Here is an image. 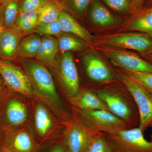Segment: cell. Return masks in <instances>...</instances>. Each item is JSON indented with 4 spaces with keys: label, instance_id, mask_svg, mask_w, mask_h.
Here are the masks:
<instances>
[{
    "label": "cell",
    "instance_id": "cell-26",
    "mask_svg": "<svg viewBox=\"0 0 152 152\" xmlns=\"http://www.w3.org/2000/svg\"><path fill=\"white\" fill-rule=\"evenodd\" d=\"M108 8L122 15H129L134 12L131 0H101Z\"/></svg>",
    "mask_w": 152,
    "mask_h": 152
},
{
    "label": "cell",
    "instance_id": "cell-29",
    "mask_svg": "<svg viewBox=\"0 0 152 152\" xmlns=\"http://www.w3.org/2000/svg\"><path fill=\"white\" fill-rule=\"evenodd\" d=\"M121 69L152 95V73L132 72Z\"/></svg>",
    "mask_w": 152,
    "mask_h": 152
},
{
    "label": "cell",
    "instance_id": "cell-42",
    "mask_svg": "<svg viewBox=\"0 0 152 152\" xmlns=\"http://www.w3.org/2000/svg\"><path fill=\"white\" fill-rule=\"evenodd\" d=\"M1 83H0V91H1Z\"/></svg>",
    "mask_w": 152,
    "mask_h": 152
},
{
    "label": "cell",
    "instance_id": "cell-43",
    "mask_svg": "<svg viewBox=\"0 0 152 152\" xmlns=\"http://www.w3.org/2000/svg\"><path fill=\"white\" fill-rule=\"evenodd\" d=\"M1 152H6L4 151H1Z\"/></svg>",
    "mask_w": 152,
    "mask_h": 152
},
{
    "label": "cell",
    "instance_id": "cell-24",
    "mask_svg": "<svg viewBox=\"0 0 152 152\" xmlns=\"http://www.w3.org/2000/svg\"><path fill=\"white\" fill-rule=\"evenodd\" d=\"M61 10L59 3L55 1H47L42 7L37 23H48L58 19Z\"/></svg>",
    "mask_w": 152,
    "mask_h": 152
},
{
    "label": "cell",
    "instance_id": "cell-31",
    "mask_svg": "<svg viewBox=\"0 0 152 152\" xmlns=\"http://www.w3.org/2000/svg\"><path fill=\"white\" fill-rule=\"evenodd\" d=\"M43 146L45 147V150L43 152H67L62 134Z\"/></svg>",
    "mask_w": 152,
    "mask_h": 152
},
{
    "label": "cell",
    "instance_id": "cell-35",
    "mask_svg": "<svg viewBox=\"0 0 152 152\" xmlns=\"http://www.w3.org/2000/svg\"><path fill=\"white\" fill-rule=\"evenodd\" d=\"M5 139L6 136L1 135L0 134V152L2 150Z\"/></svg>",
    "mask_w": 152,
    "mask_h": 152
},
{
    "label": "cell",
    "instance_id": "cell-33",
    "mask_svg": "<svg viewBox=\"0 0 152 152\" xmlns=\"http://www.w3.org/2000/svg\"><path fill=\"white\" fill-rule=\"evenodd\" d=\"M41 8L36 10L19 14L17 22L22 21L38 22L39 17Z\"/></svg>",
    "mask_w": 152,
    "mask_h": 152
},
{
    "label": "cell",
    "instance_id": "cell-5",
    "mask_svg": "<svg viewBox=\"0 0 152 152\" xmlns=\"http://www.w3.org/2000/svg\"><path fill=\"white\" fill-rule=\"evenodd\" d=\"M95 46L103 45L136 51L144 56L152 53V38L140 32H124L99 36L94 40Z\"/></svg>",
    "mask_w": 152,
    "mask_h": 152
},
{
    "label": "cell",
    "instance_id": "cell-27",
    "mask_svg": "<svg viewBox=\"0 0 152 152\" xmlns=\"http://www.w3.org/2000/svg\"><path fill=\"white\" fill-rule=\"evenodd\" d=\"M63 33L61 26L58 19L48 23H40L37 25L33 33L49 36H59Z\"/></svg>",
    "mask_w": 152,
    "mask_h": 152
},
{
    "label": "cell",
    "instance_id": "cell-9",
    "mask_svg": "<svg viewBox=\"0 0 152 152\" xmlns=\"http://www.w3.org/2000/svg\"><path fill=\"white\" fill-rule=\"evenodd\" d=\"M53 66L67 99L75 96L81 88L78 72L71 52L62 53Z\"/></svg>",
    "mask_w": 152,
    "mask_h": 152
},
{
    "label": "cell",
    "instance_id": "cell-20",
    "mask_svg": "<svg viewBox=\"0 0 152 152\" xmlns=\"http://www.w3.org/2000/svg\"><path fill=\"white\" fill-rule=\"evenodd\" d=\"M59 50L57 39L52 36H45L42 38L36 58L47 66H53Z\"/></svg>",
    "mask_w": 152,
    "mask_h": 152
},
{
    "label": "cell",
    "instance_id": "cell-13",
    "mask_svg": "<svg viewBox=\"0 0 152 152\" xmlns=\"http://www.w3.org/2000/svg\"><path fill=\"white\" fill-rule=\"evenodd\" d=\"M34 134L28 126H23L13 134L6 136L2 151L6 152H41Z\"/></svg>",
    "mask_w": 152,
    "mask_h": 152
},
{
    "label": "cell",
    "instance_id": "cell-37",
    "mask_svg": "<svg viewBox=\"0 0 152 152\" xmlns=\"http://www.w3.org/2000/svg\"><path fill=\"white\" fill-rule=\"evenodd\" d=\"M4 27L3 26V22L0 16V37H1V34L2 32L3 29H4Z\"/></svg>",
    "mask_w": 152,
    "mask_h": 152
},
{
    "label": "cell",
    "instance_id": "cell-6",
    "mask_svg": "<svg viewBox=\"0 0 152 152\" xmlns=\"http://www.w3.org/2000/svg\"><path fill=\"white\" fill-rule=\"evenodd\" d=\"M143 133L138 127L104 133L113 152H152V142L145 139Z\"/></svg>",
    "mask_w": 152,
    "mask_h": 152
},
{
    "label": "cell",
    "instance_id": "cell-15",
    "mask_svg": "<svg viewBox=\"0 0 152 152\" xmlns=\"http://www.w3.org/2000/svg\"><path fill=\"white\" fill-rule=\"evenodd\" d=\"M88 12L93 25L101 28L118 26L122 22L112 13L101 0H92Z\"/></svg>",
    "mask_w": 152,
    "mask_h": 152
},
{
    "label": "cell",
    "instance_id": "cell-25",
    "mask_svg": "<svg viewBox=\"0 0 152 152\" xmlns=\"http://www.w3.org/2000/svg\"><path fill=\"white\" fill-rule=\"evenodd\" d=\"M83 152H113L104 132L95 133L90 138Z\"/></svg>",
    "mask_w": 152,
    "mask_h": 152
},
{
    "label": "cell",
    "instance_id": "cell-3",
    "mask_svg": "<svg viewBox=\"0 0 152 152\" xmlns=\"http://www.w3.org/2000/svg\"><path fill=\"white\" fill-rule=\"evenodd\" d=\"M72 111L73 118L95 132L112 133L131 129L109 111L82 110L72 107Z\"/></svg>",
    "mask_w": 152,
    "mask_h": 152
},
{
    "label": "cell",
    "instance_id": "cell-36",
    "mask_svg": "<svg viewBox=\"0 0 152 152\" xmlns=\"http://www.w3.org/2000/svg\"><path fill=\"white\" fill-rule=\"evenodd\" d=\"M144 7H150L152 6V0H143Z\"/></svg>",
    "mask_w": 152,
    "mask_h": 152
},
{
    "label": "cell",
    "instance_id": "cell-7",
    "mask_svg": "<svg viewBox=\"0 0 152 152\" xmlns=\"http://www.w3.org/2000/svg\"><path fill=\"white\" fill-rule=\"evenodd\" d=\"M115 72L118 80L132 95L140 113L138 127L144 132L152 122V95L121 69H117Z\"/></svg>",
    "mask_w": 152,
    "mask_h": 152
},
{
    "label": "cell",
    "instance_id": "cell-19",
    "mask_svg": "<svg viewBox=\"0 0 152 152\" xmlns=\"http://www.w3.org/2000/svg\"><path fill=\"white\" fill-rule=\"evenodd\" d=\"M6 116L8 123L11 126H18L23 125L28 117L27 107L23 101L12 99L8 103Z\"/></svg>",
    "mask_w": 152,
    "mask_h": 152
},
{
    "label": "cell",
    "instance_id": "cell-4",
    "mask_svg": "<svg viewBox=\"0 0 152 152\" xmlns=\"http://www.w3.org/2000/svg\"><path fill=\"white\" fill-rule=\"evenodd\" d=\"M33 102L34 133L38 143L42 147L61 136L59 129L65 124L55 118L50 110L41 101L34 98Z\"/></svg>",
    "mask_w": 152,
    "mask_h": 152
},
{
    "label": "cell",
    "instance_id": "cell-38",
    "mask_svg": "<svg viewBox=\"0 0 152 152\" xmlns=\"http://www.w3.org/2000/svg\"><path fill=\"white\" fill-rule=\"evenodd\" d=\"M147 57H148L147 58H148V61L152 64V53L147 56Z\"/></svg>",
    "mask_w": 152,
    "mask_h": 152
},
{
    "label": "cell",
    "instance_id": "cell-39",
    "mask_svg": "<svg viewBox=\"0 0 152 152\" xmlns=\"http://www.w3.org/2000/svg\"><path fill=\"white\" fill-rule=\"evenodd\" d=\"M9 1L10 0H0V2L2 4H5V3Z\"/></svg>",
    "mask_w": 152,
    "mask_h": 152
},
{
    "label": "cell",
    "instance_id": "cell-32",
    "mask_svg": "<svg viewBox=\"0 0 152 152\" xmlns=\"http://www.w3.org/2000/svg\"><path fill=\"white\" fill-rule=\"evenodd\" d=\"M37 22L22 21H17L16 28L23 34H28L33 33L37 26Z\"/></svg>",
    "mask_w": 152,
    "mask_h": 152
},
{
    "label": "cell",
    "instance_id": "cell-40",
    "mask_svg": "<svg viewBox=\"0 0 152 152\" xmlns=\"http://www.w3.org/2000/svg\"><path fill=\"white\" fill-rule=\"evenodd\" d=\"M149 127H151L152 128V122L149 125Z\"/></svg>",
    "mask_w": 152,
    "mask_h": 152
},
{
    "label": "cell",
    "instance_id": "cell-34",
    "mask_svg": "<svg viewBox=\"0 0 152 152\" xmlns=\"http://www.w3.org/2000/svg\"><path fill=\"white\" fill-rule=\"evenodd\" d=\"M131 1L132 4L133 9H134V12L143 7V0H131Z\"/></svg>",
    "mask_w": 152,
    "mask_h": 152
},
{
    "label": "cell",
    "instance_id": "cell-1",
    "mask_svg": "<svg viewBox=\"0 0 152 152\" xmlns=\"http://www.w3.org/2000/svg\"><path fill=\"white\" fill-rule=\"evenodd\" d=\"M22 64L31 82L34 98L45 104L63 124L69 121L72 115L65 110L53 77L48 69L40 63L32 60H23Z\"/></svg>",
    "mask_w": 152,
    "mask_h": 152
},
{
    "label": "cell",
    "instance_id": "cell-11",
    "mask_svg": "<svg viewBox=\"0 0 152 152\" xmlns=\"http://www.w3.org/2000/svg\"><path fill=\"white\" fill-rule=\"evenodd\" d=\"M96 133L72 117L65 125L62 133L67 152H83L91 137Z\"/></svg>",
    "mask_w": 152,
    "mask_h": 152
},
{
    "label": "cell",
    "instance_id": "cell-23",
    "mask_svg": "<svg viewBox=\"0 0 152 152\" xmlns=\"http://www.w3.org/2000/svg\"><path fill=\"white\" fill-rule=\"evenodd\" d=\"M58 37L59 50L62 53L66 52L82 51L88 48V43L78 38L62 34Z\"/></svg>",
    "mask_w": 152,
    "mask_h": 152
},
{
    "label": "cell",
    "instance_id": "cell-41",
    "mask_svg": "<svg viewBox=\"0 0 152 152\" xmlns=\"http://www.w3.org/2000/svg\"><path fill=\"white\" fill-rule=\"evenodd\" d=\"M151 142H152V134L151 135Z\"/></svg>",
    "mask_w": 152,
    "mask_h": 152
},
{
    "label": "cell",
    "instance_id": "cell-12",
    "mask_svg": "<svg viewBox=\"0 0 152 152\" xmlns=\"http://www.w3.org/2000/svg\"><path fill=\"white\" fill-rule=\"evenodd\" d=\"M82 60L87 75L92 81L102 85L118 80L115 72L113 73L94 52L90 51L85 53Z\"/></svg>",
    "mask_w": 152,
    "mask_h": 152
},
{
    "label": "cell",
    "instance_id": "cell-22",
    "mask_svg": "<svg viewBox=\"0 0 152 152\" xmlns=\"http://www.w3.org/2000/svg\"><path fill=\"white\" fill-rule=\"evenodd\" d=\"M92 0H59L61 10L65 11L74 18H81L88 12Z\"/></svg>",
    "mask_w": 152,
    "mask_h": 152
},
{
    "label": "cell",
    "instance_id": "cell-14",
    "mask_svg": "<svg viewBox=\"0 0 152 152\" xmlns=\"http://www.w3.org/2000/svg\"><path fill=\"white\" fill-rule=\"evenodd\" d=\"M117 31L138 32L152 38V6L143 7L128 16L118 25Z\"/></svg>",
    "mask_w": 152,
    "mask_h": 152
},
{
    "label": "cell",
    "instance_id": "cell-16",
    "mask_svg": "<svg viewBox=\"0 0 152 152\" xmlns=\"http://www.w3.org/2000/svg\"><path fill=\"white\" fill-rule=\"evenodd\" d=\"M67 100L72 107L77 108L109 111L93 88H81L75 96Z\"/></svg>",
    "mask_w": 152,
    "mask_h": 152
},
{
    "label": "cell",
    "instance_id": "cell-18",
    "mask_svg": "<svg viewBox=\"0 0 152 152\" xmlns=\"http://www.w3.org/2000/svg\"><path fill=\"white\" fill-rule=\"evenodd\" d=\"M22 33L17 28H4L0 37V52L6 59H12L16 54Z\"/></svg>",
    "mask_w": 152,
    "mask_h": 152
},
{
    "label": "cell",
    "instance_id": "cell-21",
    "mask_svg": "<svg viewBox=\"0 0 152 152\" xmlns=\"http://www.w3.org/2000/svg\"><path fill=\"white\" fill-rule=\"evenodd\" d=\"M41 41L42 38L37 34L30 35L19 44L16 55L25 59L36 57Z\"/></svg>",
    "mask_w": 152,
    "mask_h": 152
},
{
    "label": "cell",
    "instance_id": "cell-2",
    "mask_svg": "<svg viewBox=\"0 0 152 152\" xmlns=\"http://www.w3.org/2000/svg\"><path fill=\"white\" fill-rule=\"evenodd\" d=\"M109 111L122 120L131 129L140 123L138 108L132 95L119 80L93 88Z\"/></svg>",
    "mask_w": 152,
    "mask_h": 152
},
{
    "label": "cell",
    "instance_id": "cell-10",
    "mask_svg": "<svg viewBox=\"0 0 152 152\" xmlns=\"http://www.w3.org/2000/svg\"><path fill=\"white\" fill-rule=\"evenodd\" d=\"M0 75L12 91L26 96L34 98L31 82L25 71L10 63L0 61Z\"/></svg>",
    "mask_w": 152,
    "mask_h": 152
},
{
    "label": "cell",
    "instance_id": "cell-30",
    "mask_svg": "<svg viewBox=\"0 0 152 152\" xmlns=\"http://www.w3.org/2000/svg\"><path fill=\"white\" fill-rule=\"evenodd\" d=\"M47 1L46 0H24L19 10V14L39 10L44 5Z\"/></svg>",
    "mask_w": 152,
    "mask_h": 152
},
{
    "label": "cell",
    "instance_id": "cell-28",
    "mask_svg": "<svg viewBox=\"0 0 152 152\" xmlns=\"http://www.w3.org/2000/svg\"><path fill=\"white\" fill-rule=\"evenodd\" d=\"M19 12L18 5L16 1L10 2L7 4L4 15V23L8 28H16V23Z\"/></svg>",
    "mask_w": 152,
    "mask_h": 152
},
{
    "label": "cell",
    "instance_id": "cell-17",
    "mask_svg": "<svg viewBox=\"0 0 152 152\" xmlns=\"http://www.w3.org/2000/svg\"><path fill=\"white\" fill-rule=\"evenodd\" d=\"M58 20L63 32L72 34L88 44H91L94 42L93 35L69 14L61 10L59 14Z\"/></svg>",
    "mask_w": 152,
    "mask_h": 152
},
{
    "label": "cell",
    "instance_id": "cell-8",
    "mask_svg": "<svg viewBox=\"0 0 152 152\" xmlns=\"http://www.w3.org/2000/svg\"><path fill=\"white\" fill-rule=\"evenodd\" d=\"M96 49L114 66L126 70L152 73V64L138 55L125 49L100 45Z\"/></svg>",
    "mask_w": 152,
    "mask_h": 152
}]
</instances>
